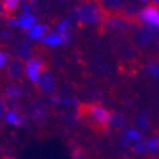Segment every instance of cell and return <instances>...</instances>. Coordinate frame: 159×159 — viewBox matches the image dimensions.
Returning <instances> with one entry per match:
<instances>
[{
    "label": "cell",
    "mask_w": 159,
    "mask_h": 159,
    "mask_svg": "<svg viewBox=\"0 0 159 159\" xmlns=\"http://www.w3.org/2000/svg\"><path fill=\"white\" fill-rule=\"evenodd\" d=\"M74 19L80 24H85V26H98L104 23V10L101 4L93 0H87L80 3L75 9L73 10Z\"/></svg>",
    "instance_id": "6da1fadb"
},
{
    "label": "cell",
    "mask_w": 159,
    "mask_h": 159,
    "mask_svg": "<svg viewBox=\"0 0 159 159\" xmlns=\"http://www.w3.org/2000/svg\"><path fill=\"white\" fill-rule=\"evenodd\" d=\"M85 116L89 122L95 124L99 128H108L112 122V112L101 104H91L85 108Z\"/></svg>",
    "instance_id": "7a4b0ae2"
},
{
    "label": "cell",
    "mask_w": 159,
    "mask_h": 159,
    "mask_svg": "<svg viewBox=\"0 0 159 159\" xmlns=\"http://www.w3.org/2000/svg\"><path fill=\"white\" fill-rule=\"evenodd\" d=\"M44 71H46V66H44L43 58L34 56L24 61V77L30 84L37 85Z\"/></svg>",
    "instance_id": "3957f363"
},
{
    "label": "cell",
    "mask_w": 159,
    "mask_h": 159,
    "mask_svg": "<svg viewBox=\"0 0 159 159\" xmlns=\"http://www.w3.org/2000/svg\"><path fill=\"white\" fill-rule=\"evenodd\" d=\"M3 122L6 124L7 126H10V128L20 129V128L27 126V124H29V116H27V114H24L19 107L11 105L7 108Z\"/></svg>",
    "instance_id": "277c9868"
},
{
    "label": "cell",
    "mask_w": 159,
    "mask_h": 159,
    "mask_svg": "<svg viewBox=\"0 0 159 159\" xmlns=\"http://www.w3.org/2000/svg\"><path fill=\"white\" fill-rule=\"evenodd\" d=\"M20 9H21V11H20V14L16 17L17 29H21V30H24V31H27V30L31 29V27L36 23H39V21H37V17L31 13V4H30V2H23L21 6H20Z\"/></svg>",
    "instance_id": "5b68a950"
},
{
    "label": "cell",
    "mask_w": 159,
    "mask_h": 159,
    "mask_svg": "<svg viewBox=\"0 0 159 159\" xmlns=\"http://www.w3.org/2000/svg\"><path fill=\"white\" fill-rule=\"evenodd\" d=\"M138 20L143 26L159 30V7L146 6L138 13Z\"/></svg>",
    "instance_id": "8992f818"
},
{
    "label": "cell",
    "mask_w": 159,
    "mask_h": 159,
    "mask_svg": "<svg viewBox=\"0 0 159 159\" xmlns=\"http://www.w3.org/2000/svg\"><path fill=\"white\" fill-rule=\"evenodd\" d=\"M37 88H39V91L43 95L48 97L51 95V94L57 93V81H56V75H54L51 71H48V70H46L43 73V75H41V78H40L39 84H37Z\"/></svg>",
    "instance_id": "52a82bcc"
},
{
    "label": "cell",
    "mask_w": 159,
    "mask_h": 159,
    "mask_svg": "<svg viewBox=\"0 0 159 159\" xmlns=\"http://www.w3.org/2000/svg\"><path fill=\"white\" fill-rule=\"evenodd\" d=\"M3 98L10 102H17L24 97V87L17 81H10L3 87Z\"/></svg>",
    "instance_id": "ba28073f"
},
{
    "label": "cell",
    "mask_w": 159,
    "mask_h": 159,
    "mask_svg": "<svg viewBox=\"0 0 159 159\" xmlns=\"http://www.w3.org/2000/svg\"><path fill=\"white\" fill-rule=\"evenodd\" d=\"M48 104H44L41 101H36L30 105L27 116L29 119H31L33 122L36 124H43L47 118V114H48Z\"/></svg>",
    "instance_id": "9c48e42d"
},
{
    "label": "cell",
    "mask_w": 159,
    "mask_h": 159,
    "mask_svg": "<svg viewBox=\"0 0 159 159\" xmlns=\"http://www.w3.org/2000/svg\"><path fill=\"white\" fill-rule=\"evenodd\" d=\"M156 31H158V30L143 26L142 29H139L138 31H136V44H138V46H141V47L149 46L152 41H155Z\"/></svg>",
    "instance_id": "30bf717a"
},
{
    "label": "cell",
    "mask_w": 159,
    "mask_h": 159,
    "mask_svg": "<svg viewBox=\"0 0 159 159\" xmlns=\"http://www.w3.org/2000/svg\"><path fill=\"white\" fill-rule=\"evenodd\" d=\"M7 75H9L10 80L13 81H19L21 77L24 75V66L23 61L19 58H11L10 60L9 66H7Z\"/></svg>",
    "instance_id": "8fae6325"
},
{
    "label": "cell",
    "mask_w": 159,
    "mask_h": 159,
    "mask_svg": "<svg viewBox=\"0 0 159 159\" xmlns=\"http://www.w3.org/2000/svg\"><path fill=\"white\" fill-rule=\"evenodd\" d=\"M48 33V27L43 23H36L31 29L26 31V39L29 41H41L44 36Z\"/></svg>",
    "instance_id": "7c38bea8"
},
{
    "label": "cell",
    "mask_w": 159,
    "mask_h": 159,
    "mask_svg": "<svg viewBox=\"0 0 159 159\" xmlns=\"http://www.w3.org/2000/svg\"><path fill=\"white\" fill-rule=\"evenodd\" d=\"M41 44L46 47H60V46H66V40L61 37V34H58L54 31H48L44 36V39L41 40Z\"/></svg>",
    "instance_id": "4fadbf2b"
},
{
    "label": "cell",
    "mask_w": 159,
    "mask_h": 159,
    "mask_svg": "<svg viewBox=\"0 0 159 159\" xmlns=\"http://www.w3.org/2000/svg\"><path fill=\"white\" fill-rule=\"evenodd\" d=\"M71 27H73V21H71V19L60 20L58 24H57V27H56V31L58 34H61V37L66 40V44H68L70 40H71Z\"/></svg>",
    "instance_id": "5bb4252c"
},
{
    "label": "cell",
    "mask_w": 159,
    "mask_h": 159,
    "mask_svg": "<svg viewBox=\"0 0 159 159\" xmlns=\"http://www.w3.org/2000/svg\"><path fill=\"white\" fill-rule=\"evenodd\" d=\"M16 57L19 60H21V61H27L29 58H31L33 56V48H31V46H30L29 43H20L19 46L16 47Z\"/></svg>",
    "instance_id": "9a60e30c"
},
{
    "label": "cell",
    "mask_w": 159,
    "mask_h": 159,
    "mask_svg": "<svg viewBox=\"0 0 159 159\" xmlns=\"http://www.w3.org/2000/svg\"><path fill=\"white\" fill-rule=\"evenodd\" d=\"M124 136H125L131 143H135V142H138V141H142L143 139L142 131L138 128H132V126H131V128H126L125 131H124Z\"/></svg>",
    "instance_id": "2e32d148"
},
{
    "label": "cell",
    "mask_w": 159,
    "mask_h": 159,
    "mask_svg": "<svg viewBox=\"0 0 159 159\" xmlns=\"http://www.w3.org/2000/svg\"><path fill=\"white\" fill-rule=\"evenodd\" d=\"M58 107H63V108H78L80 102H78V99L71 95L60 94V105Z\"/></svg>",
    "instance_id": "e0dca14e"
},
{
    "label": "cell",
    "mask_w": 159,
    "mask_h": 159,
    "mask_svg": "<svg viewBox=\"0 0 159 159\" xmlns=\"http://www.w3.org/2000/svg\"><path fill=\"white\" fill-rule=\"evenodd\" d=\"M20 6H21V0H3L2 2V10L9 14H13Z\"/></svg>",
    "instance_id": "ac0fdd59"
},
{
    "label": "cell",
    "mask_w": 159,
    "mask_h": 159,
    "mask_svg": "<svg viewBox=\"0 0 159 159\" xmlns=\"http://www.w3.org/2000/svg\"><path fill=\"white\" fill-rule=\"evenodd\" d=\"M145 142H146V151H148V153H151V155L159 153V136L158 135H153L151 138L145 139Z\"/></svg>",
    "instance_id": "d6986e66"
},
{
    "label": "cell",
    "mask_w": 159,
    "mask_h": 159,
    "mask_svg": "<svg viewBox=\"0 0 159 159\" xmlns=\"http://www.w3.org/2000/svg\"><path fill=\"white\" fill-rule=\"evenodd\" d=\"M146 73H148L149 77L159 80V61H156V60L149 61L148 66H146Z\"/></svg>",
    "instance_id": "ffe728a7"
},
{
    "label": "cell",
    "mask_w": 159,
    "mask_h": 159,
    "mask_svg": "<svg viewBox=\"0 0 159 159\" xmlns=\"http://www.w3.org/2000/svg\"><path fill=\"white\" fill-rule=\"evenodd\" d=\"M135 122H136V128L141 129V131L149 128V118L146 114H139L135 118Z\"/></svg>",
    "instance_id": "44dd1931"
},
{
    "label": "cell",
    "mask_w": 159,
    "mask_h": 159,
    "mask_svg": "<svg viewBox=\"0 0 159 159\" xmlns=\"http://www.w3.org/2000/svg\"><path fill=\"white\" fill-rule=\"evenodd\" d=\"M132 151L134 153H136V155H143V153H148V151H146V142L145 139H142V141H138V142L132 143Z\"/></svg>",
    "instance_id": "7402d4cb"
},
{
    "label": "cell",
    "mask_w": 159,
    "mask_h": 159,
    "mask_svg": "<svg viewBox=\"0 0 159 159\" xmlns=\"http://www.w3.org/2000/svg\"><path fill=\"white\" fill-rule=\"evenodd\" d=\"M10 60L11 58H10L9 53L0 50V70H6L7 66H9V63H10Z\"/></svg>",
    "instance_id": "603a6c76"
},
{
    "label": "cell",
    "mask_w": 159,
    "mask_h": 159,
    "mask_svg": "<svg viewBox=\"0 0 159 159\" xmlns=\"http://www.w3.org/2000/svg\"><path fill=\"white\" fill-rule=\"evenodd\" d=\"M7 108H9V105H7V101L3 98V95H0V122H3Z\"/></svg>",
    "instance_id": "cb8c5ba5"
},
{
    "label": "cell",
    "mask_w": 159,
    "mask_h": 159,
    "mask_svg": "<svg viewBox=\"0 0 159 159\" xmlns=\"http://www.w3.org/2000/svg\"><path fill=\"white\" fill-rule=\"evenodd\" d=\"M111 125H115V126H124L125 125V119H124V116L121 115V114H112V122H111Z\"/></svg>",
    "instance_id": "d4e9b609"
},
{
    "label": "cell",
    "mask_w": 159,
    "mask_h": 159,
    "mask_svg": "<svg viewBox=\"0 0 159 159\" xmlns=\"http://www.w3.org/2000/svg\"><path fill=\"white\" fill-rule=\"evenodd\" d=\"M104 3L108 7H111V9H119V7L122 6L124 0H104Z\"/></svg>",
    "instance_id": "484cf974"
},
{
    "label": "cell",
    "mask_w": 159,
    "mask_h": 159,
    "mask_svg": "<svg viewBox=\"0 0 159 159\" xmlns=\"http://www.w3.org/2000/svg\"><path fill=\"white\" fill-rule=\"evenodd\" d=\"M3 159H17V158H14V156H4Z\"/></svg>",
    "instance_id": "4316f807"
},
{
    "label": "cell",
    "mask_w": 159,
    "mask_h": 159,
    "mask_svg": "<svg viewBox=\"0 0 159 159\" xmlns=\"http://www.w3.org/2000/svg\"><path fill=\"white\" fill-rule=\"evenodd\" d=\"M152 2L155 3V6H156V4H159V0H152Z\"/></svg>",
    "instance_id": "83f0119b"
},
{
    "label": "cell",
    "mask_w": 159,
    "mask_h": 159,
    "mask_svg": "<svg viewBox=\"0 0 159 159\" xmlns=\"http://www.w3.org/2000/svg\"><path fill=\"white\" fill-rule=\"evenodd\" d=\"M158 51H159V41H158Z\"/></svg>",
    "instance_id": "f1b7e54d"
}]
</instances>
